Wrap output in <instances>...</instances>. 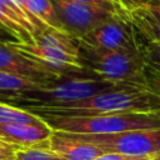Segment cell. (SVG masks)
<instances>
[{"label":"cell","mask_w":160,"mask_h":160,"mask_svg":"<svg viewBox=\"0 0 160 160\" xmlns=\"http://www.w3.org/2000/svg\"><path fill=\"white\" fill-rule=\"evenodd\" d=\"M119 2V5L128 12L130 14L131 11H134L135 9L141 6V0H116Z\"/></svg>","instance_id":"603a6c76"},{"label":"cell","mask_w":160,"mask_h":160,"mask_svg":"<svg viewBox=\"0 0 160 160\" xmlns=\"http://www.w3.org/2000/svg\"><path fill=\"white\" fill-rule=\"evenodd\" d=\"M26 9L38 22L64 31L51 0H26Z\"/></svg>","instance_id":"5bb4252c"},{"label":"cell","mask_w":160,"mask_h":160,"mask_svg":"<svg viewBox=\"0 0 160 160\" xmlns=\"http://www.w3.org/2000/svg\"><path fill=\"white\" fill-rule=\"evenodd\" d=\"M46 82L49 81H39L31 78L0 71V100H8L10 102L21 94L39 89Z\"/></svg>","instance_id":"7c38bea8"},{"label":"cell","mask_w":160,"mask_h":160,"mask_svg":"<svg viewBox=\"0 0 160 160\" xmlns=\"http://www.w3.org/2000/svg\"><path fill=\"white\" fill-rule=\"evenodd\" d=\"M19 146L0 139V160H15Z\"/></svg>","instance_id":"ffe728a7"},{"label":"cell","mask_w":160,"mask_h":160,"mask_svg":"<svg viewBox=\"0 0 160 160\" xmlns=\"http://www.w3.org/2000/svg\"><path fill=\"white\" fill-rule=\"evenodd\" d=\"M44 120L36 114L0 101V124H39Z\"/></svg>","instance_id":"9a60e30c"},{"label":"cell","mask_w":160,"mask_h":160,"mask_svg":"<svg viewBox=\"0 0 160 160\" xmlns=\"http://www.w3.org/2000/svg\"><path fill=\"white\" fill-rule=\"evenodd\" d=\"M52 129L45 122L39 124H0V139L19 148H49Z\"/></svg>","instance_id":"9c48e42d"},{"label":"cell","mask_w":160,"mask_h":160,"mask_svg":"<svg viewBox=\"0 0 160 160\" xmlns=\"http://www.w3.org/2000/svg\"><path fill=\"white\" fill-rule=\"evenodd\" d=\"M0 29H6V28H5V26H4V25L0 22ZM6 30H8V29H6ZM8 31H9V30H8Z\"/></svg>","instance_id":"484cf974"},{"label":"cell","mask_w":160,"mask_h":160,"mask_svg":"<svg viewBox=\"0 0 160 160\" xmlns=\"http://www.w3.org/2000/svg\"><path fill=\"white\" fill-rule=\"evenodd\" d=\"M144 79L145 86L152 92L160 95V68L146 62L144 69Z\"/></svg>","instance_id":"e0dca14e"},{"label":"cell","mask_w":160,"mask_h":160,"mask_svg":"<svg viewBox=\"0 0 160 160\" xmlns=\"http://www.w3.org/2000/svg\"><path fill=\"white\" fill-rule=\"evenodd\" d=\"M78 40L100 51H115L141 44L130 15L126 11L115 14L111 19Z\"/></svg>","instance_id":"8992f818"},{"label":"cell","mask_w":160,"mask_h":160,"mask_svg":"<svg viewBox=\"0 0 160 160\" xmlns=\"http://www.w3.org/2000/svg\"><path fill=\"white\" fill-rule=\"evenodd\" d=\"M51 1L64 31L75 39H81L84 35L94 30L100 24L111 19L115 14H119L115 11L106 10L104 8L71 0Z\"/></svg>","instance_id":"52a82bcc"},{"label":"cell","mask_w":160,"mask_h":160,"mask_svg":"<svg viewBox=\"0 0 160 160\" xmlns=\"http://www.w3.org/2000/svg\"><path fill=\"white\" fill-rule=\"evenodd\" d=\"M95 160H152L151 156H132L119 152H105Z\"/></svg>","instance_id":"44dd1931"},{"label":"cell","mask_w":160,"mask_h":160,"mask_svg":"<svg viewBox=\"0 0 160 160\" xmlns=\"http://www.w3.org/2000/svg\"><path fill=\"white\" fill-rule=\"evenodd\" d=\"M146 61L156 68H160V39L144 44Z\"/></svg>","instance_id":"ac0fdd59"},{"label":"cell","mask_w":160,"mask_h":160,"mask_svg":"<svg viewBox=\"0 0 160 160\" xmlns=\"http://www.w3.org/2000/svg\"><path fill=\"white\" fill-rule=\"evenodd\" d=\"M15 160H65L49 148H19Z\"/></svg>","instance_id":"2e32d148"},{"label":"cell","mask_w":160,"mask_h":160,"mask_svg":"<svg viewBox=\"0 0 160 160\" xmlns=\"http://www.w3.org/2000/svg\"><path fill=\"white\" fill-rule=\"evenodd\" d=\"M49 149L60 155L65 160H95L105 154L94 144L75 139L66 132L55 131L50 136Z\"/></svg>","instance_id":"30bf717a"},{"label":"cell","mask_w":160,"mask_h":160,"mask_svg":"<svg viewBox=\"0 0 160 160\" xmlns=\"http://www.w3.org/2000/svg\"><path fill=\"white\" fill-rule=\"evenodd\" d=\"M152 160H160V154H159V155H156L155 158H152Z\"/></svg>","instance_id":"d4e9b609"},{"label":"cell","mask_w":160,"mask_h":160,"mask_svg":"<svg viewBox=\"0 0 160 160\" xmlns=\"http://www.w3.org/2000/svg\"><path fill=\"white\" fill-rule=\"evenodd\" d=\"M14 2H15V4H16V5L22 10V12H24V14L26 15V18L30 20V22L35 26V29L38 30V34H40L42 30H45V29L48 28V26H45V25H42V24L38 22V21H36V20H35L30 14H29V11H28V9H26V0H14Z\"/></svg>","instance_id":"7402d4cb"},{"label":"cell","mask_w":160,"mask_h":160,"mask_svg":"<svg viewBox=\"0 0 160 160\" xmlns=\"http://www.w3.org/2000/svg\"><path fill=\"white\" fill-rule=\"evenodd\" d=\"M129 15L142 45L160 39V0H141V6Z\"/></svg>","instance_id":"8fae6325"},{"label":"cell","mask_w":160,"mask_h":160,"mask_svg":"<svg viewBox=\"0 0 160 160\" xmlns=\"http://www.w3.org/2000/svg\"><path fill=\"white\" fill-rule=\"evenodd\" d=\"M11 41H19V40L6 29H0V42H11Z\"/></svg>","instance_id":"cb8c5ba5"},{"label":"cell","mask_w":160,"mask_h":160,"mask_svg":"<svg viewBox=\"0 0 160 160\" xmlns=\"http://www.w3.org/2000/svg\"><path fill=\"white\" fill-rule=\"evenodd\" d=\"M0 22L19 41H32V39L38 35L36 29L29 21L14 12L11 8L2 0H0Z\"/></svg>","instance_id":"4fadbf2b"},{"label":"cell","mask_w":160,"mask_h":160,"mask_svg":"<svg viewBox=\"0 0 160 160\" xmlns=\"http://www.w3.org/2000/svg\"><path fill=\"white\" fill-rule=\"evenodd\" d=\"M130 85L132 84L115 82L99 78L65 76L54 81H49L39 89L26 91L11 100L9 104L26 110L35 108H55L78 100H82L104 91Z\"/></svg>","instance_id":"3957f363"},{"label":"cell","mask_w":160,"mask_h":160,"mask_svg":"<svg viewBox=\"0 0 160 160\" xmlns=\"http://www.w3.org/2000/svg\"><path fill=\"white\" fill-rule=\"evenodd\" d=\"M52 130L75 134H116L130 130L160 129V112H110L85 116L40 114Z\"/></svg>","instance_id":"277c9868"},{"label":"cell","mask_w":160,"mask_h":160,"mask_svg":"<svg viewBox=\"0 0 160 160\" xmlns=\"http://www.w3.org/2000/svg\"><path fill=\"white\" fill-rule=\"evenodd\" d=\"M29 111L40 115L85 116L110 112H160V95L145 86H122L55 108H35Z\"/></svg>","instance_id":"6da1fadb"},{"label":"cell","mask_w":160,"mask_h":160,"mask_svg":"<svg viewBox=\"0 0 160 160\" xmlns=\"http://www.w3.org/2000/svg\"><path fill=\"white\" fill-rule=\"evenodd\" d=\"M66 134L75 139L94 144L104 152L151 158L160 154V129L130 130L116 134Z\"/></svg>","instance_id":"5b68a950"},{"label":"cell","mask_w":160,"mask_h":160,"mask_svg":"<svg viewBox=\"0 0 160 160\" xmlns=\"http://www.w3.org/2000/svg\"><path fill=\"white\" fill-rule=\"evenodd\" d=\"M0 71H6L39 81H54L61 78L48 71L28 54L14 49L9 42H0Z\"/></svg>","instance_id":"ba28073f"},{"label":"cell","mask_w":160,"mask_h":160,"mask_svg":"<svg viewBox=\"0 0 160 160\" xmlns=\"http://www.w3.org/2000/svg\"><path fill=\"white\" fill-rule=\"evenodd\" d=\"M71 1H78V2H84V4H89V5H95L99 8H104L106 10L110 11H115V12H120V11H125L116 0H71Z\"/></svg>","instance_id":"d6986e66"},{"label":"cell","mask_w":160,"mask_h":160,"mask_svg":"<svg viewBox=\"0 0 160 160\" xmlns=\"http://www.w3.org/2000/svg\"><path fill=\"white\" fill-rule=\"evenodd\" d=\"M78 45L80 64L99 79L145 86L144 69L148 61L142 44L115 51H100L80 40Z\"/></svg>","instance_id":"7a4b0ae2"}]
</instances>
